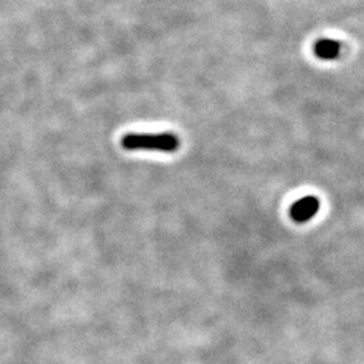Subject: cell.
I'll return each instance as SVG.
<instances>
[{
  "label": "cell",
  "instance_id": "cell-1",
  "mask_svg": "<svg viewBox=\"0 0 364 364\" xmlns=\"http://www.w3.org/2000/svg\"><path fill=\"white\" fill-rule=\"evenodd\" d=\"M126 150H150L161 153H174L180 147V139L171 132L159 134H126L122 138Z\"/></svg>",
  "mask_w": 364,
  "mask_h": 364
},
{
  "label": "cell",
  "instance_id": "cell-2",
  "mask_svg": "<svg viewBox=\"0 0 364 364\" xmlns=\"http://www.w3.org/2000/svg\"><path fill=\"white\" fill-rule=\"evenodd\" d=\"M320 209V200L313 196H306L297 200L290 208V218L296 223H306L313 219Z\"/></svg>",
  "mask_w": 364,
  "mask_h": 364
},
{
  "label": "cell",
  "instance_id": "cell-3",
  "mask_svg": "<svg viewBox=\"0 0 364 364\" xmlns=\"http://www.w3.org/2000/svg\"><path fill=\"white\" fill-rule=\"evenodd\" d=\"M341 52V43L336 39H318L314 45V53L321 60H335Z\"/></svg>",
  "mask_w": 364,
  "mask_h": 364
}]
</instances>
